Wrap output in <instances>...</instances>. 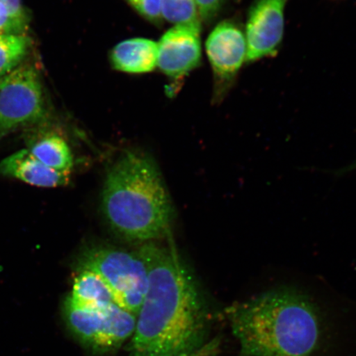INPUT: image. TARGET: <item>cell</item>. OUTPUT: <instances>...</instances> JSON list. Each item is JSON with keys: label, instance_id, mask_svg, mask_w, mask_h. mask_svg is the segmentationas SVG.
Here are the masks:
<instances>
[{"label": "cell", "instance_id": "1", "mask_svg": "<svg viewBox=\"0 0 356 356\" xmlns=\"http://www.w3.org/2000/svg\"><path fill=\"white\" fill-rule=\"evenodd\" d=\"M139 253L148 270V288L136 315L131 356L193 355L207 326L197 284L172 248L146 244Z\"/></svg>", "mask_w": 356, "mask_h": 356}, {"label": "cell", "instance_id": "2", "mask_svg": "<svg viewBox=\"0 0 356 356\" xmlns=\"http://www.w3.org/2000/svg\"><path fill=\"white\" fill-rule=\"evenodd\" d=\"M241 356H333L337 329L312 298L282 286L228 310Z\"/></svg>", "mask_w": 356, "mask_h": 356}, {"label": "cell", "instance_id": "3", "mask_svg": "<svg viewBox=\"0 0 356 356\" xmlns=\"http://www.w3.org/2000/svg\"><path fill=\"white\" fill-rule=\"evenodd\" d=\"M106 220L115 232L132 241H149L165 234L170 225V199L152 160L127 152L106 175L102 195Z\"/></svg>", "mask_w": 356, "mask_h": 356}, {"label": "cell", "instance_id": "4", "mask_svg": "<svg viewBox=\"0 0 356 356\" xmlns=\"http://www.w3.org/2000/svg\"><path fill=\"white\" fill-rule=\"evenodd\" d=\"M80 267L99 275L113 293L115 304L137 315L148 288V270L139 252L93 248L84 253Z\"/></svg>", "mask_w": 356, "mask_h": 356}, {"label": "cell", "instance_id": "5", "mask_svg": "<svg viewBox=\"0 0 356 356\" xmlns=\"http://www.w3.org/2000/svg\"><path fill=\"white\" fill-rule=\"evenodd\" d=\"M46 117L43 88L34 67L22 65L0 78V140Z\"/></svg>", "mask_w": 356, "mask_h": 356}, {"label": "cell", "instance_id": "6", "mask_svg": "<svg viewBox=\"0 0 356 356\" xmlns=\"http://www.w3.org/2000/svg\"><path fill=\"white\" fill-rule=\"evenodd\" d=\"M64 315L74 336L92 348L111 350L133 336L136 316L113 304L106 308H79L66 299Z\"/></svg>", "mask_w": 356, "mask_h": 356}, {"label": "cell", "instance_id": "7", "mask_svg": "<svg viewBox=\"0 0 356 356\" xmlns=\"http://www.w3.org/2000/svg\"><path fill=\"white\" fill-rule=\"evenodd\" d=\"M287 2L288 0H255L253 3L245 32L248 63L277 55L284 35Z\"/></svg>", "mask_w": 356, "mask_h": 356}, {"label": "cell", "instance_id": "8", "mask_svg": "<svg viewBox=\"0 0 356 356\" xmlns=\"http://www.w3.org/2000/svg\"><path fill=\"white\" fill-rule=\"evenodd\" d=\"M206 50L215 74L218 95H221L246 61V35L234 22L222 21L209 35Z\"/></svg>", "mask_w": 356, "mask_h": 356}, {"label": "cell", "instance_id": "9", "mask_svg": "<svg viewBox=\"0 0 356 356\" xmlns=\"http://www.w3.org/2000/svg\"><path fill=\"white\" fill-rule=\"evenodd\" d=\"M202 26L175 25L158 42L157 66L172 78L184 76L202 60Z\"/></svg>", "mask_w": 356, "mask_h": 356}, {"label": "cell", "instance_id": "10", "mask_svg": "<svg viewBox=\"0 0 356 356\" xmlns=\"http://www.w3.org/2000/svg\"><path fill=\"white\" fill-rule=\"evenodd\" d=\"M70 172H60L44 165L28 149L8 156L0 163V175L16 178L39 188H54L69 184Z\"/></svg>", "mask_w": 356, "mask_h": 356}, {"label": "cell", "instance_id": "11", "mask_svg": "<svg viewBox=\"0 0 356 356\" xmlns=\"http://www.w3.org/2000/svg\"><path fill=\"white\" fill-rule=\"evenodd\" d=\"M113 69L127 74L149 73L157 67L158 43L136 38L120 42L111 52Z\"/></svg>", "mask_w": 356, "mask_h": 356}, {"label": "cell", "instance_id": "12", "mask_svg": "<svg viewBox=\"0 0 356 356\" xmlns=\"http://www.w3.org/2000/svg\"><path fill=\"white\" fill-rule=\"evenodd\" d=\"M67 300L79 308L89 309H104L115 304L113 293L104 280L93 271L83 269L74 278L72 292Z\"/></svg>", "mask_w": 356, "mask_h": 356}, {"label": "cell", "instance_id": "13", "mask_svg": "<svg viewBox=\"0 0 356 356\" xmlns=\"http://www.w3.org/2000/svg\"><path fill=\"white\" fill-rule=\"evenodd\" d=\"M28 150L44 165L60 172H70L73 167L72 152L63 137L46 133L31 138Z\"/></svg>", "mask_w": 356, "mask_h": 356}, {"label": "cell", "instance_id": "14", "mask_svg": "<svg viewBox=\"0 0 356 356\" xmlns=\"http://www.w3.org/2000/svg\"><path fill=\"white\" fill-rule=\"evenodd\" d=\"M30 47L31 40L25 34L0 35V78L19 67Z\"/></svg>", "mask_w": 356, "mask_h": 356}, {"label": "cell", "instance_id": "15", "mask_svg": "<svg viewBox=\"0 0 356 356\" xmlns=\"http://www.w3.org/2000/svg\"><path fill=\"white\" fill-rule=\"evenodd\" d=\"M162 17L175 26H202L195 0H162Z\"/></svg>", "mask_w": 356, "mask_h": 356}, {"label": "cell", "instance_id": "16", "mask_svg": "<svg viewBox=\"0 0 356 356\" xmlns=\"http://www.w3.org/2000/svg\"><path fill=\"white\" fill-rule=\"evenodd\" d=\"M29 21L17 16L6 3L0 2V35L24 34Z\"/></svg>", "mask_w": 356, "mask_h": 356}, {"label": "cell", "instance_id": "17", "mask_svg": "<svg viewBox=\"0 0 356 356\" xmlns=\"http://www.w3.org/2000/svg\"><path fill=\"white\" fill-rule=\"evenodd\" d=\"M145 19L159 24L163 20L162 0H127Z\"/></svg>", "mask_w": 356, "mask_h": 356}, {"label": "cell", "instance_id": "18", "mask_svg": "<svg viewBox=\"0 0 356 356\" xmlns=\"http://www.w3.org/2000/svg\"><path fill=\"white\" fill-rule=\"evenodd\" d=\"M200 19L210 22L215 19L221 10L225 0H195Z\"/></svg>", "mask_w": 356, "mask_h": 356}, {"label": "cell", "instance_id": "19", "mask_svg": "<svg viewBox=\"0 0 356 356\" xmlns=\"http://www.w3.org/2000/svg\"><path fill=\"white\" fill-rule=\"evenodd\" d=\"M0 2L6 3L21 19L29 21V13L26 12L24 4H22V0H0Z\"/></svg>", "mask_w": 356, "mask_h": 356}, {"label": "cell", "instance_id": "20", "mask_svg": "<svg viewBox=\"0 0 356 356\" xmlns=\"http://www.w3.org/2000/svg\"><path fill=\"white\" fill-rule=\"evenodd\" d=\"M236 1H239V0H236Z\"/></svg>", "mask_w": 356, "mask_h": 356}]
</instances>
